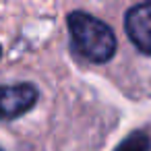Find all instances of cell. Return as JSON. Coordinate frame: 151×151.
Instances as JSON below:
<instances>
[{"instance_id":"1","label":"cell","mask_w":151,"mask_h":151,"mask_svg":"<svg viewBox=\"0 0 151 151\" xmlns=\"http://www.w3.org/2000/svg\"><path fill=\"white\" fill-rule=\"evenodd\" d=\"M68 31L75 50L91 62H108L116 52V35L112 27L87 13H70Z\"/></svg>"},{"instance_id":"2","label":"cell","mask_w":151,"mask_h":151,"mask_svg":"<svg viewBox=\"0 0 151 151\" xmlns=\"http://www.w3.org/2000/svg\"><path fill=\"white\" fill-rule=\"evenodd\" d=\"M37 101V89L31 83L0 87V118L11 120L29 112Z\"/></svg>"},{"instance_id":"3","label":"cell","mask_w":151,"mask_h":151,"mask_svg":"<svg viewBox=\"0 0 151 151\" xmlns=\"http://www.w3.org/2000/svg\"><path fill=\"white\" fill-rule=\"evenodd\" d=\"M126 33L145 54H151V2L132 6L126 13Z\"/></svg>"},{"instance_id":"4","label":"cell","mask_w":151,"mask_h":151,"mask_svg":"<svg viewBox=\"0 0 151 151\" xmlns=\"http://www.w3.org/2000/svg\"><path fill=\"white\" fill-rule=\"evenodd\" d=\"M151 149V141L145 132H132L130 137H126L118 147L116 151H149Z\"/></svg>"},{"instance_id":"5","label":"cell","mask_w":151,"mask_h":151,"mask_svg":"<svg viewBox=\"0 0 151 151\" xmlns=\"http://www.w3.org/2000/svg\"><path fill=\"white\" fill-rule=\"evenodd\" d=\"M0 54H2V50H0Z\"/></svg>"},{"instance_id":"6","label":"cell","mask_w":151,"mask_h":151,"mask_svg":"<svg viewBox=\"0 0 151 151\" xmlns=\"http://www.w3.org/2000/svg\"><path fill=\"white\" fill-rule=\"evenodd\" d=\"M0 151H2V149H0Z\"/></svg>"}]
</instances>
